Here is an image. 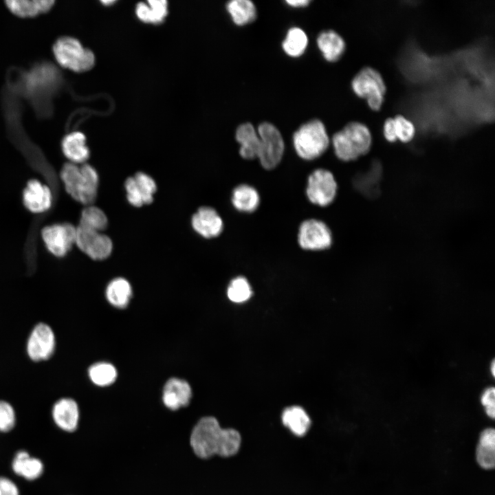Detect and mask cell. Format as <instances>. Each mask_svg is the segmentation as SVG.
I'll use <instances>...</instances> for the list:
<instances>
[{"mask_svg":"<svg viewBox=\"0 0 495 495\" xmlns=\"http://www.w3.org/2000/svg\"><path fill=\"white\" fill-rule=\"evenodd\" d=\"M239 432L232 428H222L214 417H202L193 428L190 446L195 454L202 459L214 454L231 456L237 453L241 446Z\"/></svg>","mask_w":495,"mask_h":495,"instance_id":"6da1fadb","label":"cell"},{"mask_svg":"<svg viewBox=\"0 0 495 495\" xmlns=\"http://www.w3.org/2000/svg\"><path fill=\"white\" fill-rule=\"evenodd\" d=\"M60 177L66 192L76 201L86 206L96 200L99 186V176L96 170L87 163L65 164Z\"/></svg>","mask_w":495,"mask_h":495,"instance_id":"7a4b0ae2","label":"cell"},{"mask_svg":"<svg viewBox=\"0 0 495 495\" xmlns=\"http://www.w3.org/2000/svg\"><path fill=\"white\" fill-rule=\"evenodd\" d=\"M331 142L337 157L349 162L368 152L372 138L366 125L358 122H351L336 133Z\"/></svg>","mask_w":495,"mask_h":495,"instance_id":"3957f363","label":"cell"},{"mask_svg":"<svg viewBox=\"0 0 495 495\" xmlns=\"http://www.w3.org/2000/svg\"><path fill=\"white\" fill-rule=\"evenodd\" d=\"M292 141L296 153L305 160H313L321 156L330 143L325 126L318 119L302 124L294 132Z\"/></svg>","mask_w":495,"mask_h":495,"instance_id":"277c9868","label":"cell"},{"mask_svg":"<svg viewBox=\"0 0 495 495\" xmlns=\"http://www.w3.org/2000/svg\"><path fill=\"white\" fill-rule=\"evenodd\" d=\"M53 53L61 67L75 72H87L95 63L94 53L71 36L58 38L54 44Z\"/></svg>","mask_w":495,"mask_h":495,"instance_id":"5b68a950","label":"cell"},{"mask_svg":"<svg viewBox=\"0 0 495 495\" xmlns=\"http://www.w3.org/2000/svg\"><path fill=\"white\" fill-rule=\"evenodd\" d=\"M57 339L55 331L45 322H38L31 329L25 341V350L32 362L48 361L56 353Z\"/></svg>","mask_w":495,"mask_h":495,"instance_id":"8992f818","label":"cell"},{"mask_svg":"<svg viewBox=\"0 0 495 495\" xmlns=\"http://www.w3.org/2000/svg\"><path fill=\"white\" fill-rule=\"evenodd\" d=\"M351 86L359 97L366 98L373 110H379L384 102L386 86L381 74L375 69L366 67L353 78Z\"/></svg>","mask_w":495,"mask_h":495,"instance_id":"52a82bcc","label":"cell"},{"mask_svg":"<svg viewBox=\"0 0 495 495\" xmlns=\"http://www.w3.org/2000/svg\"><path fill=\"white\" fill-rule=\"evenodd\" d=\"M257 133L260 139L258 156L260 163L265 169H273L280 162L284 154L283 136L274 124L267 122L259 124Z\"/></svg>","mask_w":495,"mask_h":495,"instance_id":"ba28073f","label":"cell"},{"mask_svg":"<svg viewBox=\"0 0 495 495\" xmlns=\"http://www.w3.org/2000/svg\"><path fill=\"white\" fill-rule=\"evenodd\" d=\"M337 188L333 175L328 170L318 168L309 175L306 195L313 204L325 207L335 199Z\"/></svg>","mask_w":495,"mask_h":495,"instance_id":"9c48e42d","label":"cell"},{"mask_svg":"<svg viewBox=\"0 0 495 495\" xmlns=\"http://www.w3.org/2000/svg\"><path fill=\"white\" fill-rule=\"evenodd\" d=\"M75 245L81 252L95 261L107 258L113 250V243L110 237L102 232L80 225L76 226Z\"/></svg>","mask_w":495,"mask_h":495,"instance_id":"30bf717a","label":"cell"},{"mask_svg":"<svg viewBox=\"0 0 495 495\" xmlns=\"http://www.w3.org/2000/svg\"><path fill=\"white\" fill-rule=\"evenodd\" d=\"M76 227L69 223L44 227L41 237L48 251L56 257L65 256L76 243Z\"/></svg>","mask_w":495,"mask_h":495,"instance_id":"8fae6325","label":"cell"},{"mask_svg":"<svg viewBox=\"0 0 495 495\" xmlns=\"http://www.w3.org/2000/svg\"><path fill=\"white\" fill-rule=\"evenodd\" d=\"M298 242L300 248L306 250H324L331 245V232L323 221L307 219L300 225Z\"/></svg>","mask_w":495,"mask_h":495,"instance_id":"7c38bea8","label":"cell"},{"mask_svg":"<svg viewBox=\"0 0 495 495\" xmlns=\"http://www.w3.org/2000/svg\"><path fill=\"white\" fill-rule=\"evenodd\" d=\"M128 202L134 207H141L153 202L157 190L155 180L148 174L138 172L124 182Z\"/></svg>","mask_w":495,"mask_h":495,"instance_id":"4fadbf2b","label":"cell"},{"mask_svg":"<svg viewBox=\"0 0 495 495\" xmlns=\"http://www.w3.org/2000/svg\"><path fill=\"white\" fill-rule=\"evenodd\" d=\"M23 202L25 207L32 213L44 212L52 206L51 190L40 181L35 179H31L23 190Z\"/></svg>","mask_w":495,"mask_h":495,"instance_id":"5bb4252c","label":"cell"},{"mask_svg":"<svg viewBox=\"0 0 495 495\" xmlns=\"http://www.w3.org/2000/svg\"><path fill=\"white\" fill-rule=\"evenodd\" d=\"M80 411L78 403L69 397L58 399L52 408V417L55 424L66 432H73L78 427Z\"/></svg>","mask_w":495,"mask_h":495,"instance_id":"9a60e30c","label":"cell"},{"mask_svg":"<svg viewBox=\"0 0 495 495\" xmlns=\"http://www.w3.org/2000/svg\"><path fill=\"white\" fill-rule=\"evenodd\" d=\"M193 230L206 239L218 236L223 228L221 217L215 209L209 206L200 207L191 219Z\"/></svg>","mask_w":495,"mask_h":495,"instance_id":"2e32d148","label":"cell"},{"mask_svg":"<svg viewBox=\"0 0 495 495\" xmlns=\"http://www.w3.org/2000/svg\"><path fill=\"white\" fill-rule=\"evenodd\" d=\"M192 396V388L187 381L178 377H171L164 386L162 402L168 409L176 410L188 406Z\"/></svg>","mask_w":495,"mask_h":495,"instance_id":"e0dca14e","label":"cell"},{"mask_svg":"<svg viewBox=\"0 0 495 495\" xmlns=\"http://www.w3.org/2000/svg\"><path fill=\"white\" fill-rule=\"evenodd\" d=\"M61 148L65 157L72 164H85L89 157L90 153L86 143V137L80 131L67 134L62 140Z\"/></svg>","mask_w":495,"mask_h":495,"instance_id":"ac0fdd59","label":"cell"},{"mask_svg":"<svg viewBox=\"0 0 495 495\" xmlns=\"http://www.w3.org/2000/svg\"><path fill=\"white\" fill-rule=\"evenodd\" d=\"M476 461L480 468L493 470L495 467V430L494 428H486L479 434L475 450Z\"/></svg>","mask_w":495,"mask_h":495,"instance_id":"d6986e66","label":"cell"},{"mask_svg":"<svg viewBox=\"0 0 495 495\" xmlns=\"http://www.w3.org/2000/svg\"><path fill=\"white\" fill-rule=\"evenodd\" d=\"M236 140L240 145L239 154L245 160L258 158L260 139L254 126L250 122L240 124L235 133Z\"/></svg>","mask_w":495,"mask_h":495,"instance_id":"ffe728a7","label":"cell"},{"mask_svg":"<svg viewBox=\"0 0 495 495\" xmlns=\"http://www.w3.org/2000/svg\"><path fill=\"white\" fill-rule=\"evenodd\" d=\"M317 45L324 58L329 62L338 60L345 50L342 37L333 30L320 32L316 40Z\"/></svg>","mask_w":495,"mask_h":495,"instance_id":"44dd1931","label":"cell"},{"mask_svg":"<svg viewBox=\"0 0 495 495\" xmlns=\"http://www.w3.org/2000/svg\"><path fill=\"white\" fill-rule=\"evenodd\" d=\"M132 294L133 289L130 283L122 277L112 279L105 289L107 300L111 305L118 309L126 307Z\"/></svg>","mask_w":495,"mask_h":495,"instance_id":"7402d4cb","label":"cell"},{"mask_svg":"<svg viewBox=\"0 0 495 495\" xmlns=\"http://www.w3.org/2000/svg\"><path fill=\"white\" fill-rule=\"evenodd\" d=\"M52 0H10L6 1L7 8L16 16L22 18L34 17L52 9Z\"/></svg>","mask_w":495,"mask_h":495,"instance_id":"603a6c76","label":"cell"},{"mask_svg":"<svg viewBox=\"0 0 495 495\" xmlns=\"http://www.w3.org/2000/svg\"><path fill=\"white\" fill-rule=\"evenodd\" d=\"M231 201L238 211L251 213L258 208L260 197L258 191L253 186L243 184L233 189Z\"/></svg>","mask_w":495,"mask_h":495,"instance_id":"cb8c5ba5","label":"cell"},{"mask_svg":"<svg viewBox=\"0 0 495 495\" xmlns=\"http://www.w3.org/2000/svg\"><path fill=\"white\" fill-rule=\"evenodd\" d=\"M12 467L15 474L28 480L38 478L43 472V463L38 459L31 457L25 450L16 454Z\"/></svg>","mask_w":495,"mask_h":495,"instance_id":"d4e9b609","label":"cell"},{"mask_svg":"<svg viewBox=\"0 0 495 495\" xmlns=\"http://www.w3.org/2000/svg\"><path fill=\"white\" fill-rule=\"evenodd\" d=\"M281 419L284 426L298 437L304 436L311 425V420L307 412L302 408L297 406L285 408Z\"/></svg>","mask_w":495,"mask_h":495,"instance_id":"484cf974","label":"cell"},{"mask_svg":"<svg viewBox=\"0 0 495 495\" xmlns=\"http://www.w3.org/2000/svg\"><path fill=\"white\" fill-rule=\"evenodd\" d=\"M168 13V3L165 0H149L140 2L135 7V14L142 22L157 24L162 23Z\"/></svg>","mask_w":495,"mask_h":495,"instance_id":"4316f807","label":"cell"},{"mask_svg":"<svg viewBox=\"0 0 495 495\" xmlns=\"http://www.w3.org/2000/svg\"><path fill=\"white\" fill-rule=\"evenodd\" d=\"M226 10L234 23L243 26L253 22L256 17V8L250 0H232L227 3Z\"/></svg>","mask_w":495,"mask_h":495,"instance_id":"83f0119b","label":"cell"},{"mask_svg":"<svg viewBox=\"0 0 495 495\" xmlns=\"http://www.w3.org/2000/svg\"><path fill=\"white\" fill-rule=\"evenodd\" d=\"M308 45V37L304 30L298 27H292L287 32L282 43L285 53L293 58L302 55Z\"/></svg>","mask_w":495,"mask_h":495,"instance_id":"f1b7e54d","label":"cell"},{"mask_svg":"<svg viewBox=\"0 0 495 495\" xmlns=\"http://www.w3.org/2000/svg\"><path fill=\"white\" fill-rule=\"evenodd\" d=\"M89 380L96 386L104 387L110 386L117 379L116 368L111 363L98 362L92 364L88 368Z\"/></svg>","mask_w":495,"mask_h":495,"instance_id":"f546056e","label":"cell"},{"mask_svg":"<svg viewBox=\"0 0 495 495\" xmlns=\"http://www.w3.org/2000/svg\"><path fill=\"white\" fill-rule=\"evenodd\" d=\"M78 225L102 232L108 226V219L100 208L89 205L82 210Z\"/></svg>","mask_w":495,"mask_h":495,"instance_id":"4dcf8cb0","label":"cell"},{"mask_svg":"<svg viewBox=\"0 0 495 495\" xmlns=\"http://www.w3.org/2000/svg\"><path fill=\"white\" fill-rule=\"evenodd\" d=\"M252 291L248 280L243 276L232 279L227 289L228 298L234 302H243L252 296Z\"/></svg>","mask_w":495,"mask_h":495,"instance_id":"1f68e13d","label":"cell"},{"mask_svg":"<svg viewBox=\"0 0 495 495\" xmlns=\"http://www.w3.org/2000/svg\"><path fill=\"white\" fill-rule=\"evenodd\" d=\"M393 120L397 140L403 142H410L415 133L412 122L401 115L395 116Z\"/></svg>","mask_w":495,"mask_h":495,"instance_id":"d6a6232c","label":"cell"},{"mask_svg":"<svg viewBox=\"0 0 495 495\" xmlns=\"http://www.w3.org/2000/svg\"><path fill=\"white\" fill-rule=\"evenodd\" d=\"M15 424L16 412L14 407L8 401L0 399V432L10 431Z\"/></svg>","mask_w":495,"mask_h":495,"instance_id":"836d02e7","label":"cell"},{"mask_svg":"<svg viewBox=\"0 0 495 495\" xmlns=\"http://www.w3.org/2000/svg\"><path fill=\"white\" fill-rule=\"evenodd\" d=\"M494 399L495 390L493 387L485 389L481 397V402L485 407L486 415L492 419L494 418L495 414Z\"/></svg>","mask_w":495,"mask_h":495,"instance_id":"e575fe53","label":"cell"},{"mask_svg":"<svg viewBox=\"0 0 495 495\" xmlns=\"http://www.w3.org/2000/svg\"><path fill=\"white\" fill-rule=\"evenodd\" d=\"M0 495H19L16 485L8 478L0 476Z\"/></svg>","mask_w":495,"mask_h":495,"instance_id":"d590c367","label":"cell"},{"mask_svg":"<svg viewBox=\"0 0 495 495\" xmlns=\"http://www.w3.org/2000/svg\"><path fill=\"white\" fill-rule=\"evenodd\" d=\"M384 135L389 142H393L397 140L393 118L386 120L384 125Z\"/></svg>","mask_w":495,"mask_h":495,"instance_id":"8d00e7d4","label":"cell"},{"mask_svg":"<svg viewBox=\"0 0 495 495\" xmlns=\"http://www.w3.org/2000/svg\"><path fill=\"white\" fill-rule=\"evenodd\" d=\"M310 2H311V1H309V0H308V1L307 0H297V1L288 0V1H285V3L288 6H289L292 8H300L306 7L309 4Z\"/></svg>","mask_w":495,"mask_h":495,"instance_id":"74e56055","label":"cell"},{"mask_svg":"<svg viewBox=\"0 0 495 495\" xmlns=\"http://www.w3.org/2000/svg\"><path fill=\"white\" fill-rule=\"evenodd\" d=\"M490 368H491V372H492V375H494V374H495V371H494V368H495V363H494V361H493V362H492Z\"/></svg>","mask_w":495,"mask_h":495,"instance_id":"f35d334b","label":"cell"}]
</instances>
